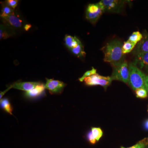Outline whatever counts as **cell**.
Here are the masks:
<instances>
[{"instance_id":"cell-20","label":"cell","mask_w":148,"mask_h":148,"mask_svg":"<svg viewBox=\"0 0 148 148\" xmlns=\"http://www.w3.org/2000/svg\"><path fill=\"white\" fill-rule=\"evenodd\" d=\"M136 97L138 98H146L148 97V93L146 89L140 88L135 90Z\"/></svg>"},{"instance_id":"cell-7","label":"cell","mask_w":148,"mask_h":148,"mask_svg":"<svg viewBox=\"0 0 148 148\" xmlns=\"http://www.w3.org/2000/svg\"><path fill=\"white\" fill-rule=\"evenodd\" d=\"M46 79L47 81L45 88L49 90L51 94L61 93L66 85V84L59 80L47 78Z\"/></svg>"},{"instance_id":"cell-30","label":"cell","mask_w":148,"mask_h":148,"mask_svg":"<svg viewBox=\"0 0 148 148\" xmlns=\"http://www.w3.org/2000/svg\"><path fill=\"white\" fill-rule=\"evenodd\" d=\"M145 69L146 71L148 72V66H146V67H145Z\"/></svg>"},{"instance_id":"cell-3","label":"cell","mask_w":148,"mask_h":148,"mask_svg":"<svg viewBox=\"0 0 148 148\" xmlns=\"http://www.w3.org/2000/svg\"><path fill=\"white\" fill-rule=\"evenodd\" d=\"M113 71L111 77L113 80H118L128 83L129 80V66L125 60L117 66L113 67Z\"/></svg>"},{"instance_id":"cell-22","label":"cell","mask_w":148,"mask_h":148,"mask_svg":"<svg viewBox=\"0 0 148 148\" xmlns=\"http://www.w3.org/2000/svg\"><path fill=\"white\" fill-rule=\"evenodd\" d=\"M96 72H97L96 69H94L93 67H92V69L91 70L87 71L84 74L83 76L82 77H81L79 78V81L81 82H82L84 81V80L85 78L90 77L92 75H95V74H96Z\"/></svg>"},{"instance_id":"cell-16","label":"cell","mask_w":148,"mask_h":148,"mask_svg":"<svg viewBox=\"0 0 148 148\" xmlns=\"http://www.w3.org/2000/svg\"><path fill=\"white\" fill-rule=\"evenodd\" d=\"M72 53L77 56L78 57H84L86 55L85 52L84 51V47L81 41H80L77 47L71 49Z\"/></svg>"},{"instance_id":"cell-28","label":"cell","mask_w":148,"mask_h":148,"mask_svg":"<svg viewBox=\"0 0 148 148\" xmlns=\"http://www.w3.org/2000/svg\"><path fill=\"white\" fill-rule=\"evenodd\" d=\"M146 89L148 93V75L146 76L145 78Z\"/></svg>"},{"instance_id":"cell-32","label":"cell","mask_w":148,"mask_h":148,"mask_svg":"<svg viewBox=\"0 0 148 148\" xmlns=\"http://www.w3.org/2000/svg\"></svg>"},{"instance_id":"cell-17","label":"cell","mask_w":148,"mask_h":148,"mask_svg":"<svg viewBox=\"0 0 148 148\" xmlns=\"http://www.w3.org/2000/svg\"><path fill=\"white\" fill-rule=\"evenodd\" d=\"M1 106L5 112L11 115L12 114L13 109L8 99L7 98L1 99Z\"/></svg>"},{"instance_id":"cell-26","label":"cell","mask_w":148,"mask_h":148,"mask_svg":"<svg viewBox=\"0 0 148 148\" xmlns=\"http://www.w3.org/2000/svg\"><path fill=\"white\" fill-rule=\"evenodd\" d=\"M14 85V84H13L11 85L7 89H6L5 90H4V91L1 92V93H0V98H1V99L2 98L3 96V95H4L5 94L6 92H7L9 90H10L11 88H13Z\"/></svg>"},{"instance_id":"cell-4","label":"cell","mask_w":148,"mask_h":148,"mask_svg":"<svg viewBox=\"0 0 148 148\" xmlns=\"http://www.w3.org/2000/svg\"><path fill=\"white\" fill-rule=\"evenodd\" d=\"M104 12V9L99 3L90 4L86 9V17L91 24H95Z\"/></svg>"},{"instance_id":"cell-11","label":"cell","mask_w":148,"mask_h":148,"mask_svg":"<svg viewBox=\"0 0 148 148\" xmlns=\"http://www.w3.org/2000/svg\"><path fill=\"white\" fill-rule=\"evenodd\" d=\"M45 88V85L41 83L32 90L25 92V96L29 98H36L41 95L44 92Z\"/></svg>"},{"instance_id":"cell-31","label":"cell","mask_w":148,"mask_h":148,"mask_svg":"<svg viewBox=\"0 0 148 148\" xmlns=\"http://www.w3.org/2000/svg\"><path fill=\"white\" fill-rule=\"evenodd\" d=\"M147 146H148V138H147Z\"/></svg>"},{"instance_id":"cell-19","label":"cell","mask_w":148,"mask_h":148,"mask_svg":"<svg viewBox=\"0 0 148 148\" xmlns=\"http://www.w3.org/2000/svg\"><path fill=\"white\" fill-rule=\"evenodd\" d=\"M91 132L93 138L97 142L100 140L103 135V131L100 127H92Z\"/></svg>"},{"instance_id":"cell-24","label":"cell","mask_w":148,"mask_h":148,"mask_svg":"<svg viewBox=\"0 0 148 148\" xmlns=\"http://www.w3.org/2000/svg\"><path fill=\"white\" fill-rule=\"evenodd\" d=\"M18 1L17 0H8L5 1V2L8 5L14 10L17 6Z\"/></svg>"},{"instance_id":"cell-18","label":"cell","mask_w":148,"mask_h":148,"mask_svg":"<svg viewBox=\"0 0 148 148\" xmlns=\"http://www.w3.org/2000/svg\"><path fill=\"white\" fill-rule=\"evenodd\" d=\"M143 35L140 33V32H133L132 35L129 37L128 40L137 44L138 42L143 39Z\"/></svg>"},{"instance_id":"cell-15","label":"cell","mask_w":148,"mask_h":148,"mask_svg":"<svg viewBox=\"0 0 148 148\" xmlns=\"http://www.w3.org/2000/svg\"><path fill=\"white\" fill-rule=\"evenodd\" d=\"M1 3L2 6L1 14V18L9 16L14 14V11L13 9L8 5L5 2Z\"/></svg>"},{"instance_id":"cell-8","label":"cell","mask_w":148,"mask_h":148,"mask_svg":"<svg viewBox=\"0 0 148 148\" xmlns=\"http://www.w3.org/2000/svg\"><path fill=\"white\" fill-rule=\"evenodd\" d=\"M148 52V34L144 35L143 39L136 46L133 53L136 55Z\"/></svg>"},{"instance_id":"cell-9","label":"cell","mask_w":148,"mask_h":148,"mask_svg":"<svg viewBox=\"0 0 148 148\" xmlns=\"http://www.w3.org/2000/svg\"><path fill=\"white\" fill-rule=\"evenodd\" d=\"M8 25L16 28H20L22 26V21L14 13L6 17L2 18Z\"/></svg>"},{"instance_id":"cell-25","label":"cell","mask_w":148,"mask_h":148,"mask_svg":"<svg viewBox=\"0 0 148 148\" xmlns=\"http://www.w3.org/2000/svg\"><path fill=\"white\" fill-rule=\"evenodd\" d=\"M87 138L88 140V141H89V142H90L91 144H95V143L97 142V141H96V140L94 139L93 136H92L91 131H90V132H88V134Z\"/></svg>"},{"instance_id":"cell-14","label":"cell","mask_w":148,"mask_h":148,"mask_svg":"<svg viewBox=\"0 0 148 148\" xmlns=\"http://www.w3.org/2000/svg\"><path fill=\"white\" fill-rule=\"evenodd\" d=\"M137 44L132 42L129 40H127L124 42L123 45L122 47V51L123 54H125L126 53H129L136 47Z\"/></svg>"},{"instance_id":"cell-23","label":"cell","mask_w":148,"mask_h":148,"mask_svg":"<svg viewBox=\"0 0 148 148\" xmlns=\"http://www.w3.org/2000/svg\"><path fill=\"white\" fill-rule=\"evenodd\" d=\"M0 39H6L10 36L9 34L8 33L5 27L3 25H1L0 27Z\"/></svg>"},{"instance_id":"cell-29","label":"cell","mask_w":148,"mask_h":148,"mask_svg":"<svg viewBox=\"0 0 148 148\" xmlns=\"http://www.w3.org/2000/svg\"><path fill=\"white\" fill-rule=\"evenodd\" d=\"M144 127L147 130H148V119L147 120L145 121V123H144Z\"/></svg>"},{"instance_id":"cell-12","label":"cell","mask_w":148,"mask_h":148,"mask_svg":"<svg viewBox=\"0 0 148 148\" xmlns=\"http://www.w3.org/2000/svg\"><path fill=\"white\" fill-rule=\"evenodd\" d=\"M133 64L136 66L139 65L141 69L148 66V52L137 55Z\"/></svg>"},{"instance_id":"cell-21","label":"cell","mask_w":148,"mask_h":148,"mask_svg":"<svg viewBox=\"0 0 148 148\" xmlns=\"http://www.w3.org/2000/svg\"><path fill=\"white\" fill-rule=\"evenodd\" d=\"M147 145V138H145L143 140L140 141L137 143L135 145L130 147L125 148L121 147V148H146Z\"/></svg>"},{"instance_id":"cell-1","label":"cell","mask_w":148,"mask_h":148,"mask_svg":"<svg viewBox=\"0 0 148 148\" xmlns=\"http://www.w3.org/2000/svg\"><path fill=\"white\" fill-rule=\"evenodd\" d=\"M122 43L118 40L108 42L101 50L104 53V61L110 63L112 67L117 66L125 61L122 53Z\"/></svg>"},{"instance_id":"cell-6","label":"cell","mask_w":148,"mask_h":148,"mask_svg":"<svg viewBox=\"0 0 148 148\" xmlns=\"http://www.w3.org/2000/svg\"><path fill=\"white\" fill-rule=\"evenodd\" d=\"M112 81L111 77H105L95 74L91 76L85 78L84 82L86 85L89 86L100 85L106 89Z\"/></svg>"},{"instance_id":"cell-5","label":"cell","mask_w":148,"mask_h":148,"mask_svg":"<svg viewBox=\"0 0 148 148\" xmlns=\"http://www.w3.org/2000/svg\"><path fill=\"white\" fill-rule=\"evenodd\" d=\"M126 2L119 0H102L98 3L103 7L105 12L119 13L124 8Z\"/></svg>"},{"instance_id":"cell-27","label":"cell","mask_w":148,"mask_h":148,"mask_svg":"<svg viewBox=\"0 0 148 148\" xmlns=\"http://www.w3.org/2000/svg\"><path fill=\"white\" fill-rule=\"evenodd\" d=\"M32 27V25L30 24H27L24 26V29L25 31H28L30 29V28Z\"/></svg>"},{"instance_id":"cell-2","label":"cell","mask_w":148,"mask_h":148,"mask_svg":"<svg viewBox=\"0 0 148 148\" xmlns=\"http://www.w3.org/2000/svg\"><path fill=\"white\" fill-rule=\"evenodd\" d=\"M129 71L128 84L132 89L135 90L140 88L146 89L145 75L132 63L129 64Z\"/></svg>"},{"instance_id":"cell-10","label":"cell","mask_w":148,"mask_h":148,"mask_svg":"<svg viewBox=\"0 0 148 148\" xmlns=\"http://www.w3.org/2000/svg\"><path fill=\"white\" fill-rule=\"evenodd\" d=\"M39 82H20L15 83L13 88L27 91L34 89L37 86L40 84Z\"/></svg>"},{"instance_id":"cell-13","label":"cell","mask_w":148,"mask_h":148,"mask_svg":"<svg viewBox=\"0 0 148 148\" xmlns=\"http://www.w3.org/2000/svg\"><path fill=\"white\" fill-rule=\"evenodd\" d=\"M65 41L66 45L71 50L77 47L80 41L76 37H73L67 35L65 36Z\"/></svg>"}]
</instances>
